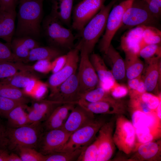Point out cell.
Here are the masks:
<instances>
[{"label": "cell", "mask_w": 161, "mask_h": 161, "mask_svg": "<svg viewBox=\"0 0 161 161\" xmlns=\"http://www.w3.org/2000/svg\"><path fill=\"white\" fill-rule=\"evenodd\" d=\"M44 0H20L16 31L17 37H39Z\"/></svg>", "instance_id": "obj_1"}, {"label": "cell", "mask_w": 161, "mask_h": 161, "mask_svg": "<svg viewBox=\"0 0 161 161\" xmlns=\"http://www.w3.org/2000/svg\"><path fill=\"white\" fill-rule=\"evenodd\" d=\"M118 0H112L103 5L98 12L80 32V39L78 43L80 48L89 55L105 30L109 13L113 5Z\"/></svg>", "instance_id": "obj_2"}, {"label": "cell", "mask_w": 161, "mask_h": 161, "mask_svg": "<svg viewBox=\"0 0 161 161\" xmlns=\"http://www.w3.org/2000/svg\"><path fill=\"white\" fill-rule=\"evenodd\" d=\"M44 132L41 123H30L20 127H7L8 150L22 147L38 148Z\"/></svg>", "instance_id": "obj_3"}, {"label": "cell", "mask_w": 161, "mask_h": 161, "mask_svg": "<svg viewBox=\"0 0 161 161\" xmlns=\"http://www.w3.org/2000/svg\"><path fill=\"white\" fill-rule=\"evenodd\" d=\"M159 21L149 11L143 0H134L125 12L119 30L124 31L141 25L157 28Z\"/></svg>", "instance_id": "obj_4"}, {"label": "cell", "mask_w": 161, "mask_h": 161, "mask_svg": "<svg viewBox=\"0 0 161 161\" xmlns=\"http://www.w3.org/2000/svg\"><path fill=\"white\" fill-rule=\"evenodd\" d=\"M43 28L46 37L54 47L69 50L72 48L75 37L71 29L67 28L50 14L43 22Z\"/></svg>", "instance_id": "obj_5"}, {"label": "cell", "mask_w": 161, "mask_h": 161, "mask_svg": "<svg viewBox=\"0 0 161 161\" xmlns=\"http://www.w3.org/2000/svg\"><path fill=\"white\" fill-rule=\"evenodd\" d=\"M134 0H124L115 4L108 15L105 32L99 44L100 51L105 54L116 33L120 28L124 13Z\"/></svg>", "instance_id": "obj_6"}, {"label": "cell", "mask_w": 161, "mask_h": 161, "mask_svg": "<svg viewBox=\"0 0 161 161\" xmlns=\"http://www.w3.org/2000/svg\"><path fill=\"white\" fill-rule=\"evenodd\" d=\"M105 122L102 119H95L88 125L73 132L58 152L72 151L77 149L86 148L91 144Z\"/></svg>", "instance_id": "obj_7"}, {"label": "cell", "mask_w": 161, "mask_h": 161, "mask_svg": "<svg viewBox=\"0 0 161 161\" xmlns=\"http://www.w3.org/2000/svg\"><path fill=\"white\" fill-rule=\"evenodd\" d=\"M113 141L119 150L126 154L131 153L136 146L135 129L131 122L122 115L117 119Z\"/></svg>", "instance_id": "obj_8"}, {"label": "cell", "mask_w": 161, "mask_h": 161, "mask_svg": "<svg viewBox=\"0 0 161 161\" xmlns=\"http://www.w3.org/2000/svg\"><path fill=\"white\" fill-rule=\"evenodd\" d=\"M106 0H82L73 7L72 27L80 32L98 12Z\"/></svg>", "instance_id": "obj_9"}, {"label": "cell", "mask_w": 161, "mask_h": 161, "mask_svg": "<svg viewBox=\"0 0 161 161\" xmlns=\"http://www.w3.org/2000/svg\"><path fill=\"white\" fill-rule=\"evenodd\" d=\"M80 46L78 44L66 54L67 58L64 66L59 71L53 73L49 78L47 85L50 90V95L64 82L76 72L79 61Z\"/></svg>", "instance_id": "obj_10"}, {"label": "cell", "mask_w": 161, "mask_h": 161, "mask_svg": "<svg viewBox=\"0 0 161 161\" xmlns=\"http://www.w3.org/2000/svg\"><path fill=\"white\" fill-rule=\"evenodd\" d=\"M80 59L77 74L82 96L86 92L97 87L99 80L90 61L89 55L83 48H80Z\"/></svg>", "instance_id": "obj_11"}, {"label": "cell", "mask_w": 161, "mask_h": 161, "mask_svg": "<svg viewBox=\"0 0 161 161\" xmlns=\"http://www.w3.org/2000/svg\"><path fill=\"white\" fill-rule=\"evenodd\" d=\"M82 96L77 74L76 72L62 83L52 94L49 95V100L63 103L77 104Z\"/></svg>", "instance_id": "obj_12"}, {"label": "cell", "mask_w": 161, "mask_h": 161, "mask_svg": "<svg viewBox=\"0 0 161 161\" xmlns=\"http://www.w3.org/2000/svg\"><path fill=\"white\" fill-rule=\"evenodd\" d=\"M71 134L62 128L44 131L38 148L39 151L44 155L58 152Z\"/></svg>", "instance_id": "obj_13"}, {"label": "cell", "mask_w": 161, "mask_h": 161, "mask_svg": "<svg viewBox=\"0 0 161 161\" xmlns=\"http://www.w3.org/2000/svg\"><path fill=\"white\" fill-rule=\"evenodd\" d=\"M113 126L112 121L105 122L98 131L96 139L98 145L97 161H108L113 154L114 143L112 135Z\"/></svg>", "instance_id": "obj_14"}, {"label": "cell", "mask_w": 161, "mask_h": 161, "mask_svg": "<svg viewBox=\"0 0 161 161\" xmlns=\"http://www.w3.org/2000/svg\"><path fill=\"white\" fill-rule=\"evenodd\" d=\"M94 114L77 104L62 128L72 133L93 121L95 120Z\"/></svg>", "instance_id": "obj_15"}, {"label": "cell", "mask_w": 161, "mask_h": 161, "mask_svg": "<svg viewBox=\"0 0 161 161\" xmlns=\"http://www.w3.org/2000/svg\"><path fill=\"white\" fill-rule=\"evenodd\" d=\"M63 104L49 99L33 101L31 106L28 109L30 123L44 121L57 107Z\"/></svg>", "instance_id": "obj_16"}, {"label": "cell", "mask_w": 161, "mask_h": 161, "mask_svg": "<svg viewBox=\"0 0 161 161\" xmlns=\"http://www.w3.org/2000/svg\"><path fill=\"white\" fill-rule=\"evenodd\" d=\"M148 64L143 79L147 92L157 94L161 83V57L156 58L146 62Z\"/></svg>", "instance_id": "obj_17"}, {"label": "cell", "mask_w": 161, "mask_h": 161, "mask_svg": "<svg viewBox=\"0 0 161 161\" xmlns=\"http://www.w3.org/2000/svg\"><path fill=\"white\" fill-rule=\"evenodd\" d=\"M145 26L141 25L128 30L121 38L120 46L125 53L135 54L139 56L143 39V33Z\"/></svg>", "instance_id": "obj_18"}, {"label": "cell", "mask_w": 161, "mask_h": 161, "mask_svg": "<svg viewBox=\"0 0 161 161\" xmlns=\"http://www.w3.org/2000/svg\"><path fill=\"white\" fill-rule=\"evenodd\" d=\"M77 104L94 114H120L124 112L125 110L124 105L120 100L115 102H92L81 99Z\"/></svg>", "instance_id": "obj_19"}, {"label": "cell", "mask_w": 161, "mask_h": 161, "mask_svg": "<svg viewBox=\"0 0 161 161\" xmlns=\"http://www.w3.org/2000/svg\"><path fill=\"white\" fill-rule=\"evenodd\" d=\"M76 104L65 103L57 107L42 123L44 131L62 128L70 113Z\"/></svg>", "instance_id": "obj_20"}, {"label": "cell", "mask_w": 161, "mask_h": 161, "mask_svg": "<svg viewBox=\"0 0 161 161\" xmlns=\"http://www.w3.org/2000/svg\"><path fill=\"white\" fill-rule=\"evenodd\" d=\"M103 59L110 66L111 71L116 81H120L125 78L124 60L111 44L106 52L103 54Z\"/></svg>", "instance_id": "obj_21"}, {"label": "cell", "mask_w": 161, "mask_h": 161, "mask_svg": "<svg viewBox=\"0 0 161 161\" xmlns=\"http://www.w3.org/2000/svg\"><path fill=\"white\" fill-rule=\"evenodd\" d=\"M74 0H51L50 14L64 25H71Z\"/></svg>", "instance_id": "obj_22"}, {"label": "cell", "mask_w": 161, "mask_h": 161, "mask_svg": "<svg viewBox=\"0 0 161 161\" xmlns=\"http://www.w3.org/2000/svg\"><path fill=\"white\" fill-rule=\"evenodd\" d=\"M10 46L13 53L19 62H22L27 58L30 51L39 45L33 38L24 36L12 40Z\"/></svg>", "instance_id": "obj_23"}, {"label": "cell", "mask_w": 161, "mask_h": 161, "mask_svg": "<svg viewBox=\"0 0 161 161\" xmlns=\"http://www.w3.org/2000/svg\"><path fill=\"white\" fill-rule=\"evenodd\" d=\"M16 10H0V38L10 44L15 30Z\"/></svg>", "instance_id": "obj_24"}, {"label": "cell", "mask_w": 161, "mask_h": 161, "mask_svg": "<svg viewBox=\"0 0 161 161\" xmlns=\"http://www.w3.org/2000/svg\"><path fill=\"white\" fill-rule=\"evenodd\" d=\"M89 59L98 77L99 84L116 82L111 71L107 67L104 59L99 55L92 54Z\"/></svg>", "instance_id": "obj_25"}, {"label": "cell", "mask_w": 161, "mask_h": 161, "mask_svg": "<svg viewBox=\"0 0 161 161\" xmlns=\"http://www.w3.org/2000/svg\"><path fill=\"white\" fill-rule=\"evenodd\" d=\"M63 55L62 51L58 48L52 47H40L31 50L24 62H32L43 60H51Z\"/></svg>", "instance_id": "obj_26"}, {"label": "cell", "mask_w": 161, "mask_h": 161, "mask_svg": "<svg viewBox=\"0 0 161 161\" xmlns=\"http://www.w3.org/2000/svg\"><path fill=\"white\" fill-rule=\"evenodd\" d=\"M160 143L154 141L143 143H137L134 149L136 151L135 156L140 160H156L160 155Z\"/></svg>", "instance_id": "obj_27"}, {"label": "cell", "mask_w": 161, "mask_h": 161, "mask_svg": "<svg viewBox=\"0 0 161 161\" xmlns=\"http://www.w3.org/2000/svg\"><path fill=\"white\" fill-rule=\"evenodd\" d=\"M131 118L135 129L145 126H161V120L155 112L146 113L140 110H133Z\"/></svg>", "instance_id": "obj_28"}, {"label": "cell", "mask_w": 161, "mask_h": 161, "mask_svg": "<svg viewBox=\"0 0 161 161\" xmlns=\"http://www.w3.org/2000/svg\"><path fill=\"white\" fill-rule=\"evenodd\" d=\"M32 71H20L15 75L0 79L1 83L18 88H25L36 78Z\"/></svg>", "instance_id": "obj_29"}, {"label": "cell", "mask_w": 161, "mask_h": 161, "mask_svg": "<svg viewBox=\"0 0 161 161\" xmlns=\"http://www.w3.org/2000/svg\"><path fill=\"white\" fill-rule=\"evenodd\" d=\"M125 55L126 77L129 80L141 76L144 68V64L139 56L130 53H125Z\"/></svg>", "instance_id": "obj_30"}, {"label": "cell", "mask_w": 161, "mask_h": 161, "mask_svg": "<svg viewBox=\"0 0 161 161\" xmlns=\"http://www.w3.org/2000/svg\"><path fill=\"white\" fill-rule=\"evenodd\" d=\"M26 105L18 106L8 114L7 127L16 128L30 124L28 114L24 110Z\"/></svg>", "instance_id": "obj_31"}, {"label": "cell", "mask_w": 161, "mask_h": 161, "mask_svg": "<svg viewBox=\"0 0 161 161\" xmlns=\"http://www.w3.org/2000/svg\"><path fill=\"white\" fill-rule=\"evenodd\" d=\"M33 67L25 64L22 62L0 61V79L12 76L18 71H33Z\"/></svg>", "instance_id": "obj_32"}, {"label": "cell", "mask_w": 161, "mask_h": 161, "mask_svg": "<svg viewBox=\"0 0 161 161\" xmlns=\"http://www.w3.org/2000/svg\"><path fill=\"white\" fill-rule=\"evenodd\" d=\"M81 99L89 102H115L119 100L113 97L110 92L99 86L83 94Z\"/></svg>", "instance_id": "obj_33"}, {"label": "cell", "mask_w": 161, "mask_h": 161, "mask_svg": "<svg viewBox=\"0 0 161 161\" xmlns=\"http://www.w3.org/2000/svg\"><path fill=\"white\" fill-rule=\"evenodd\" d=\"M136 137L139 143L154 141L161 135V126H145L135 129Z\"/></svg>", "instance_id": "obj_34"}, {"label": "cell", "mask_w": 161, "mask_h": 161, "mask_svg": "<svg viewBox=\"0 0 161 161\" xmlns=\"http://www.w3.org/2000/svg\"><path fill=\"white\" fill-rule=\"evenodd\" d=\"M142 37L140 50L149 45L161 43V32L156 27L145 26L143 33Z\"/></svg>", "instance_id": "obj_35"}, {"label": "cell", "mask_w": 161, "mask_h": 161, "mask_svg": "<svg viewBox=\"0 0 161 161\" xmlns=\"http://www.w3.org/2000/svg\"><path fill=\"white\" fill-rule=\"evenodd\" d=\"M0 96L12 99L30 101L24 91L20 88L0 82Z\"/></svg>", "instance_id": "obj_36"}, {"label": "cell", "mask_w": 161, "mask_h": 161, "mask_svg": "<svg viewBox=\"0 0 161 161\" xmlns=\"http://www.w3.org/2000/svg\"><path fill=\"white\" fill-rule=\"evenodd\" d=\"M85 148L78 149L72 151L55 152L46 155L45 161H77Z\"/></svg>", "instance_id": "obj_37"}, {"label": "cell", "mask_w": 161, "mask_h": 161, "mask_svg": "<svg viewBox=\"0 0 161 161\" xmlns=\"http://www.w3.org/2000/svg\"><path fill=\"white\" fill-rule=\"evenodd\" d=\"M30 102L16 100L0 96V115L7 117L9 113L16 107L26 104Z\"/></svg>", "instance_id": "obj_38"}, {"label": "cell", "mask_w": 161, "mask_h": 161, "mask_svg": "<svg viewBox=\"0 0 161 161\" xmlns=\"http://www.w3.org/2000/svg\"><path fill=\"white\" fill-rule=\"evenodd\" d=\"M16 151L22 161H45L46 155L35 148L22 147L19 148Z\"/></svg>", "instance_id": "obj_39"}, {"label": "cell", "mask_w": 161, "mask_h": 161, "mask_svg": "<svg viewBox=\"0 0 161 161\" xmlns=\"http://www.w3.org/2000/svg\"><path fill=\"white\" fill-rule=\"evenodd\" d=\"M161 43L147 45L140 51L139 56L143 58L145 61L161 57Z\"/></svg>", "instance_id": "obj_40"}, {"label": "cell", "mask_w": 161, "mask_h": 161, "mask_svg": "<svg viewBox=\"0 0 161 161\" xmlns=\"http://www.w3.org/2000/svg\"><path fill=\"white\" fill-rule=\"evenodd\" d=\"M98 143L96 139L83 150L78 161H97Z\"/></svg>", "instance_id": "obj_41"}, {"label": "cell", "mask_w": 161, "mask_h": 161, "mask_svg": "<svg viewBox=\"0 0 161 161\" xmlns=\"http://www.w3.org/2000/svg\"><path fill=\"white\" fill-rule=\"evenodd\" d=\"M139 97L141 101L150 110L155 112L157 107L161 102L160 95L157 96L152 93L145 92L139 95Z\"/></svg>", "instance_id": "obj_42"}, {"label": "cell", "mask_w": 161, "mask_h": 161, "mask_svg": "<svg viewBox=\"0 0 161 161\" xmlns=\"http://www.w3.org/2000/svg\"><path fill=\"white\" fill-rule=\"evenodd\" d=\"M7 61L13 62H19L6 44L0 41V61Z\"/></svg>", "instance_id": "obj_43"}, {"label": "cell", "mask_w": 161, "mask_h": 161, "mask_svg": "<svg viewBox=\"0 0 161 161\" xmlns=\"http://www.w3.org/2000/svg\"><path fill=\"white\" fill-rule=\"evenodd\" d=\"M130 97L129 105L132 110H140L146 113L154 112L150 110L141 101L139 95L130 96Z\"/></svg>", "instance_id": "obj_44"}, {"label": "cell", "mask_w": 161, "mask_h": 161, "mask_svg": "<svg viewBox=\"0 0 161 161\" xmlns=\"http://www.w3.org/2000/svg\"><path fill=\"white\" fill-rule=\"evenodd\" d=\"M129 92L128 88L125 86L120 84L117 82L113 85L109 91L112 96L117 99L125 97Z\"/></svg>", "instance_id": "obj_45"}, {"label": "cell", "mask_w": 161, "mask_h": 161, "mask_svg": "<svg viewBox=\"0 0 161 161\" xmlns=\"http://www.w3.org/2000/svg\"><path fill=\"white\" fill-rule=\"evenodd\" d=\"M66 54L62 55L55 58L54 61L52 63V69L53 73L60 70L64 65L66 60Z\"/></svg>", "instance_id": "obj_46"}, {"label": "cell", "mask_w": 161, "mask_h": 161, "mask_svg": "<svg viewBox=\"0 0 161 161\" xmlns=\"http://www.w3.org/2000/svg\"><path fill=\"white\" fill-rule=\"evenodd\" d=\"M7 131V126L0 121V148L8 149V142Z\"/></svg>", "instance_id": "obj_47"}, {"label": "cell", "mask_w": 161, "mask_h": 161, "mask_svg": "<svg viewBox=\"0 0 161 161\" xmlns=\"http://www.w3.org/2000/svg\"><path fill=\"white\" fill-rule=\"evenodd\" d=\"M18 0H0V10L9 11L16 10Z\"/></svg>", "instance_id": "obj_48"}, {"label": "cell", "mask_w": 161, "mask_h": 161, "mask_svg": "<svg viewBox=\"0 0 161 161\" xmlns=\"http://www.w3.org/2000/svg\"><path fill=\"white\" fill-rule=\"evenodd\" d=\"M38 69L43 72H47L52 69V63L49 60H43L38 61Z\"/></svg>", "instance_id": "obj_49"}, {"label": "cell", "mask_w": 161, "mask_h": 161, "mask_svg": "<svg viewBox=\"0 0 161 161\" xmlns=\"http://www.w3.org/2000/svg\"><path fill=\"white\" fill-rule=\"evenodd\" d=\"M141 79V76L128 80V82L129 92H134L137 89Z\"/></svg>", "instance_id": "obj_50"}, {"label": "cell", "mask_w": 161, "mask_h": 161, "mask_svg": "<svg viewBox=\"0 0 161 161\" xmlns=\"http://www.w3.org/2000/svg\"><path fill=\"white\" fill-rule=\"evenodd\" d=\"M7 149L0 148V161H8L10 153Z\"/></svg>", "instance_id": "obj_51"}, {"label": "cell", "mask_w": 161, "mask_h": 161, "mask_svg": "<svg viewBox=\"0 0 161 161\" xmlns=\"http://www.w3.org/2000/svg\"><path fill=\"white\" fill-rule=\"evenodd\" d=\"M8 161H22L19 155L12 153L10 154Z\"/></svg>", "instance_id": "obj_52"}, {"label": "cell", "mask_w": 161, "mask_h": 161, "mask_svg": "<svg viewBox=\"0 0 161 161\" xmlns=\"http://www.w3.org/2000/svg\"><path fill=\"white\" fill-rule=\"evenodd\" d=\"M156 114L157 117L161 119V102L160 103L156 110Z\"/></svg>", "instance_id": "obj_53"}, {"label": "cell", "mask_w": 161, "mask_h": 161, "mask_svg": "<svg viewBox=\"0 0 161 161\" xmlns=\"http://www.w3.org/2000/svg\"><path fill=\"white\" fill-rule=\"evenodd\" d=\"M145 1L152 2L161 8V0H143Z\"/></svg>", "instance_id": "obj_54"}]
</instances>
